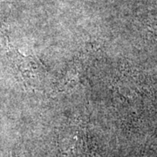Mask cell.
<instances>
[{
	"label": "cell",
	"instance_id": "obj_1",
	"mask_svg": "<svg viewBox=\"0 0 157 157\" xmlns=\"http://www.w3.org/2000/svg\"><path fill=\"white\" fill-rule=\"evenodd\" d=\"M58 146L62 157H96L85 129L79 127L60 132Z\"/></svg>",
	"mask_w": 157,
	"mask_h": 157
}]
</instances>
